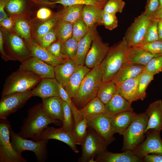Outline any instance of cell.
Segmentation results:
<instances>
[{
    "instance_id": "1",
    "label": "cell",
    "mask_w": 162,
    "mask_h": 162,
    "mask_svg": "<svg viewBox=\"0 0 162 162\" xmlns=\"http://www.w3.org/2000/svg\"><path fill=\"white\" fill-rule=\"evenodd\" d=\"M62 122L49 116L44 111L42 103L30 108L28 111L27 117L23 119L20 131L18 134L25 139L30 138L34 141L40 139L44 130L52 123L57 125Z\"/></svg>"
},
{
    "instance_id": "2",
    "label": "cell",
    "mask_w": 162,
    "mask_h": 162,
    "mask_svg": "<svg viewBox=\"0 0 162 162\" xmlns=\"http://www.w3.org/2000/svg\"><path fill=\"white\" fill-rule=\"evenodd\" d=\"M128 47L124 37L118 43L110 47L106 56L100 64L103 82L112 80L127 61Z\"/></svg>"
},
{
    "instance_id": "3",
    "label": "cell",
    "mask_w": 162,
    "mask_h": 162,
    "mask_svg": "<svg viewBox=\"0 0 162 162\" xmlns=\"http://www.w3.org/2000/svg\"><path fill=\"white\" fill-rule=\"evenodd\" d=\"M102 81L100 65L91 69L85 75L75 96L72 99L75 106L80 110L97 97Z\"/></svg>"
},
{
    "instance_id": "4",
    "label": "cell",
    "mask_w": 162,
    "mask_h": 162,
    "mask_svg": "<svg viewBox=\"0 0 162 162\" xmlns=\"http://www.w3.org/2000/svg\"><path fill=\"white\" fill-rule=\"evenodd\" d=\"M41 79L31 71L19 68L6 79L2 92V97L14 93L32 90Z\"/></svg>"
},
{
    "instance_id": "5",
    "label": "cell",
    "mask_w": 162,
    "mask_h": 162,
    "mask_svg": "<svg viewBox=\"0 0 162 162\" xmlns=\"http://www.w3.org/2000/svg\"><path fill=\"white\" fill-rule=\"evenodd\" d=\"M148 120L145 112L137 114L122 134L123 151L131 150L141 143L144 137Z\"/></svg>"
},
{
    "instance_id": "6",
    "label": "cell",
    "mask_w": 162,
    "mask_h": 162,
    "mask_svg": "<svg viewBox=\"0 0 162 162\" xmlns=\"http://www.w3.org/2000/svg\"><path fill=\"white\" fill-rule=\"evenodd\" d=\"M108 145L101 136L88 127L81 145L82 153L79 162H94L96 158L107 151Z\"/></svg>"
},
{
    "instance_id": "7",
    "label": "cell",
    "mask_w": 162,
    "mask_h": 162,
    "mask_svg": "<svg viewBox=\"0 0 162 162\" xmlns=\"http://www.w3.org/2000/svg\"><path fill=\"white\" fill-rule=\"evenodd\" d=\"M11 143L15 150L22 154L24 151L28 150L34 152L37 160L40 162H45L47 159V145L48 140L40 139L38 141L28 140L20 136L12 129H10Z\"/></svg>"
},
{
    "instance_id": "8",
    "label": "cell",
    "mask_w": 162,
    "mask_h": 162,
    "mask_svg": "<svg viewBox=\"0 0 162 162\" xmlns=\"http://www.w3.org/2000/svg\"><path fill=\"white\" fill-rule=\"evenodd\" d=\"M11 124L7 118L0 120V162H26L21 154L17 152L10 141Z\"/></svg>"
},
{
    "instance_id": "9",
    "label": "cell",
    "mask_w": 162,
    "mask_h": 162,
    "mask_svg": "<svg viewBox=\"0 0 162 162\" xmlns=\"http://www.w3.org/2000/svg\"><path fill=\"white\" fill-rule=\"evenodd\" d=\"M151 18L142 12L135 18L124 37L129 46H140L141 45Z\"/></svg>"
},
{
    "instance_id": "10",
    "label": "cell",
    "mask_w": 162,
    "mask_h": 162,
    "mask_svg": "<svg viewBox=\"0 0 162 162\" xmlns=\"http://www.w3.org/2000/svg\"><path fill=\"white\" fill-rule=\"evenodd\" d=\"M31 90L16 92L2 97L0 101V118H7L22 107L32 97Z\"/></svg>"
},
{
    "instance_id": "11",
    "label": "cell",
    "mask_w": 162,
    "mask_h": 162,
    "mask_svg": "<svg viewBox=\"0 0 162 162\" xmlns=\"http://www.w3.org/2000/svg\"><path fill=\"white\" fill-rule=\"evenodd\" d=\"M113 116L104 113L96 116L86 117L88 127L94 130L109 144L115 138L112 126Z\"/></svg>"
},
{
    "instance_id": "12",
    "label": "cell",
    "mask_w": 162,
    "mask_h": 162,
    "mask_svg": "<svg viewBox=\"0 0 162 162\" xmlns=\"http://www.w3.org/2000/svg\"><path fill=\"white\" fill-rule=\"evenodd\" d=\"M110 47L108 43L103 42L97 32L86 56L85 65L91 69L100 65L106 56Z\"/></svg>"
},
{
    "instance_id": "13",
    "label": "cell",
    "mask_w": 162,
    "mask_h": 162,
    "mask_svg": "<svg viewBox=\"0 0 162 162\" xmlns=\"http://www.w3.org/2000/svg\"><path fill=\"white\" fill-rule=\"evenodd\" d=\"M160 131L152 130L146 140L131 151L137 156L142 159L150 154L162 155V140Z\"/></svg>"
},
{
    "instance_id": "14",
    "label": "cell",
    "mask_w": 162,
    "mask_h": 162,
    "mask_svg": "<svg viewBox=\"0 0 162 162\" xmlns=\"http://www.w3.org/2000/svg\"><path fill=\"white\" fill-rule=\"evenodd\" d=\"M19 68L31 71L41 79L55 78L54 67L32 56L21 62Z\"/></svg>"
},
{
    "instance_id": "15",
    "label": "cell",
    "mask_w": 162,
    "mask_h": 162,
    "mask_svg": "<svg viewBox=\"0 0 162 162\" xmlns=\"http://www.w3.org/2000/svg\"><path fill=\"white\" fill-rule=\"evenodd\" d=\"M55 139L64 142L68 145L76 153L79 152L74 140L72 132L64 130L62 127L55 128L47 127L40 136V139Z\"/></svg>"
},
{
    "instance_id": "16",
    "label": "cell",
    "mask_w": 162,
    "mask_h": 162,
    "mask_svg": "<svg viewBox=\"0 0 162 162\" xmlns=\"http://www.w3.org/2000/svg\"><path fill=\"white\" fill-rule=\"evenodd\" d=\"M59 83L55 78L42 79L32 90V96H37L42 100L50 97L60 96Z\"/></svg>"
},
{
    "instance_id": "17",
    "label": "cell",
    "mask_w": 162,
    "mask_h": 162,
    "mask_svg": "<svg viewBox=\"0 0 162 162\" xmlns=\"http://www.w3.org/2000/svg\"><path fill=\"white\" fill-rule=\"evenodd\" d=\"M145 113L148 120L145 133L150 130H162V101L157 100L151 103Z\"/></svg>"
},
{
    "instance_id": "18",
    "label": "cell",
    "mask_w": 162,
    "mask_h": 162,
    "mask_svg": "<svg viewBox=\"0 0 162 162\" xmlns=\"http://www.w3.org/2000/svg\"><path fill=\"white\" fill-rule=\"evenodd\" d=\"M95 24L90 27L85 36L78 42L77 54L74 61L76 65L84 66L85 59L91 46L92 40L97 32Z\"/></svg>"
},
{
    "instance_id": "19",
    "label": "cell",
    "mask_w": 162,
    "mask_h": 162,
    "mask_svg": "<svg viewBox=\"0 0 162 162\" xmlns=\"http://www.w3.org/2000/svg\"><path fill=\"white\" fill-rule=\"evenodd\" d=\"M8 45L13 55L14 60H17L21 62L32 56L28 48L22 39L14 34L10 35Z\"/></svg>"
},
{
    "instance_id": "20",
    "label": "cell",
    "mask_w": 162,
    "mask_h": 162,
    "mask_svg": "<svg viewBox=\"0 0 162 162\" xmlns=\"http://www.w3.org/2000/svg\"><path fill=\"white\" fill-rule=\"evenodd\" d=\"M90 70L85 65H76L68 82L63 87L71 99L77 94L82 80Z\"/></svg>"
},
{
    "instance_id": "21",
    "label": "cell",
    "mask_w": 162,
    "mask_h": 162,
    "mask_svg": "<svg viewBox=\"0 0 162 162\" xmlns=\"http://www.w3.org/2000/svg\"><path fill=\"white\" fill-rule=\"evenodd\" d=\"M142 159L136 156L131 150H127L120 153L108 151L98 156L94 162H141Z\"/></svg>"
},
{
    "instance_id": "22",
    "label": "cell",
    "mask_w": 162,
    "mask_h": 162,
    "mask_svg": "<svg viewBox=\"0 0 162 162\" xmlns=\"http://www.w3.org/2000/svg\"><path fill=\"white\" fill-rule=\"evenodd\" d=\"M27 47L31 52L32 56L38 58L53 67L64 62L66 60L53 56L46 48L33 42H28Z\"/></svg>"
},
{
    "instance_id": "23",
    "label": "cell",
    "mask_w": 162,
    "mask_h": 162,
    "mask_svg": "<svg viewBox=\"0 0 162 162\" xmlns=\"http://www.w3.org/2000/svg\"><path fill=\"white\" fill-rule=\"evenodd\" d=\"M41 103L44 111L49 116L62 123L64 109L63 100L60 97H53L43 99Z\"/></svg>"
},
{
    "instance_id": "24",
    "label": "cell",
    "mask_w": 162,
    "mask_h": 162,
    "mask_svg": "<svg viewBox=\"0 0 162 162\" xmlns=\"http://www.w3.org/2000/svg\"><path fill=\"white\" fill-rule=\"evenodd\" d=\"M131 104L123 97L118 91L110 100L105 104L104 113L113 116L123 112L133 111Z\"/></svg>"
},
{
    "instance_id": "25",
    "label": "cell",
    "mask_w": 162,
    "mask_h": 162,
    "mask_svg": "<svg viewBox=\"0 0 162 162\" xmlns=\"http://www.w3.org/2000/svg\"><path fill=\"white\" fill-rule=\"evenodd\" d=\"M141 74L136 77L115 83L120 94L131 103L137 100L136 90Z\"/></svg>"
},
{
    "instance_id": "26",
    "label": "cell",
    "mask_w": 162,
    "mask_h": 162,
    "mask_svg": "<svg viewBox=\"0 0 162 162\" xmlns=\"http://www.w3.org/2000/svg\"><path fill=\"white\" fill-rule=\"evenodd\" d=\"M158 56L151 53L139 46H128L126 60L131 63L145 66L152 58Z\"/></svg>"
},
{
    "instance_id": "27",
    "label": "cell",
    "mask_w": 162,
    "mask_h": 162,
    "mask_svg": "<svg viewBox=\"0 0 162 162\" xmlns=\"http://www.w3.org/2000/svg\"><path fill=\"white\" fill-rule=\"evenodd\" d=\"M145 66L126 62L120 68L112 81L115 83L136 77L144 70Z\"/></svg>"
},
{
    "instance_id": "28",
    "label": "cell",
    "mask_w": 162,
    "mask_h": 162,
    "mask_svg": "<svg viewBox=\"0 0 162 162\" xmlns=\"http://www.w3.org/2000/svg\"><path fill=\"white\" fill-rule=\"evenodd\" d=\"M137 114L133 110L127 111L113 116L112 126L113 133L122 135Z\"/></svg>"
},
{
    "instance_id": "29",
    "label": "cell",
    "mask_w": 162,
    "mask_h": 162,
    "mask_svg": "<svg viewBox=\"0 0 162 162\" xmlns=\"http://www.w3.org/2000/svg\"><path fill=\"white\" fill-rule=\"evenodd\" d=\"M76 66L73 60L67 59L64 62L54 67L55 78L63 87L68 82Z\"/></svg>"
},
{
    "instance_id": "30",
    "label": "cell",
    "mask_w": 162,
    "mask_h": 162,
    "mask_svg": "<svg viewBox=\"0 0 162 162\" xmlns=\"http://www.w3.org/2000/svg\"><path fill=\"white\" fill-rule=\"evenodd\" d=\"M103 9L92 5H84L82 16L89 28L94 25H102V16Z\"/></svg>"
},
{
    "instance_id": "31",
    "label": "cell",
    "mask_w": 162,
    "mask_h": 162,
    "mask_svg": "<svg viewBox=\"0 0 162 162\" xmlns=\"http://www.w3.org/2000/svg\"><path fill=\"white\" fill-rule=\"evenodd\" d=\"M105 112V104L97 97L79 110L80 114L83 118L104 114Z\"/></svg>"
},
{
    "instance_id": "32",
    "label": "cell",
    "mask_w": 162,
    "mask_h": 162,
    "mask_svg": "<svg viewBox=\"0 0 162 162\" xmlns=\"http://www.w3.org/2000/svg\"><path fill=\"white\" fill-rule=\"evenodd\" d=\"M117 92L116 85L112 81L106 82L102 81L99 86L97 97L105 104Z\"/></svg>"
},
{
    "instance_id": "33",
    "label": "cell",
    "mask_w": 162,
    "mask_h": 162,
    "mask_svg": "<svg viewBox=\"0 0 162 162\" xmlns=\"http://www.w3.org/2000/svg\"><path fill=\"white\" fill-rule=\"evenodd\" d=\"M73 24L59 20L53 28L58 40L63 44L72 37Z\"/></svg>"
},
{
    "instance_id": "34",
    "label": "cell",
    "mask_w": 162,
    "mask_h": 162,
    "mask_svg": "<svg viewBox=\"0 0 162 162\" xmlns=\"http://www.w3.org/2000/svg\"><path fill=\"white\" fill-rule=\"evenodd\" d=\"M84 5L75 4L64 7L61 13L60 19L73 24L81 16Z\"/></svg>"
},
{
    "instance_id": "35",
    "label": "cell",
    "mask_w": 162,
    "mask_h": 162,
    "mask_svg": "<svg viewBox=\"0 0 162 162\" xmlns=\"http://www.w3.org/2000/svg\"><path fill=\"white\" fill-rule=\"evenodd\" d=\"M88 127V121L86 117L75 124L72 133L76 145H82L86 135Z\"/></svg>"
},
{
    "instance_id": "36",
    "label": "cell",
    "mask_w": 162,
    "mask_h": 162,
    "mask_svg": "<svg viewBox=\"0 0 162 162\" xmlns=\"http://www.w3.org/2000/svg\"><path fill=\"white\" fill-rule=\"evenodd\" d=\"M154 75L145 70L142 73L136 90L137 100H143L146 95V88L152 80Z\"/></svg>"
},
{
    "instance_id": "37",
    "label": "cell",
    "mask_w": 162,
    "mask_h": 162,
    "mask_svg": "<svg viewBox=\"0 0 162 162\" xmlns=\"http://www.w3.org/2000/svg\"><path fill=\"white\" fill-rule=\"evenodd\" d=\"M78 41L72 37L62 44L61 53L65 59L74 62L77 51Z\"/></svg>"
},
{
    "instance_id": "38",
    "label": "cell",
    "mask_w": 162,
    "mask_h": 162,
    "mask_svg": "<svg viewBox=\"0 0 162 162\" xmlns=\"http://www.w3.org/2000/svg\"><path fill=\"white\" fill-rule=\"evenodd\" d=\"M107 1L99 2L95 0H57L52 2H46L48 4H60L64 7L75 5H90L103 9Z\"/></svg>"
},
{
    "instance_id": "39",
    "label": "cell",
    "mask_w": 162,
    "mask_h": 162,
    "mask_svg": "<svg viewBox=\"0 0 162 162\" xmlns=\"http://www.w3.org/2000/svg\"><path fill=\"white\" fill-rule=\"evenodd\" d=\"M59 88L60 97L70 107L73 115L75 124L83 119L80 114L79 110L75 106L72 99L63 86L59 83Z\"/></svg>"
},
{
    "instance_id": "40",
    "label": "cell",
    "mask_w": 162,
    "mask_h": 162,
    "mask_svg": "<svg viewBox=\"0 0 162 162\" xmlns=\"http://www.w3.org/2000/svg\"><path fill=\"white\" fill-rule=\"evenodd\" d=\"M158 20L154 17L151 18L141 45L159 40L158 32Z\"/></svg>"
},
{
    "instance_id": "41",
    "label": "cell",
    "mask_w": 162,
    "mask_h": 162,
    "mask_svg": "<svg viewBox=\"0 0 162 162\" xmlns=\"http://www.w3.org/2000/svg\"><path fill=\"white\" fill-rule=\"evenodd\" d=\"M89 28L82 16L73 24L72 37L78 42L86 34Z\"/></svg>"
},
{
    "instance_id": "42",
    "label": "cell",
    "mask_w": 162,
    "mask_h": 162,
    "mask_svg": "<svg viewBox=\"0 0 162 162\" xmlns=\"http://www.w3.org/2000/svg\"><path fill=\"white\" fill-rule=\"evenodd\" d=\"M60 17L61 13L55 15L39 26L36 31L38 40L53 28Z\"/></svg>"
},
{
    "instance_id": "43",
    "label": "cell",
    "mask_w": 162,
    "mask_h": 162,
    "mask_svg": "<svg viewBox=\"0 0 162 162\" xmlns=\"http://www.w3.org/2000/svg\"><path fill=\"white\" fill-rule=\"evenodd\" d=\"M64 115L62 128L64 130L72 132L75 126V122L71 109L68 105L63 101Z\"/></svg>"
},
{
    "instance_id": "44",
    "label": "cell",
    "mask_w": 162,
    "mask_h": 162,
    "mask_svg": "<svg viewBox=\"0 0 162 162\" xmlns=\"http://www.w3.org/2000/svg\"><path fill=\"white\" fill-rule=\"evenodd\" d=\"M26 5L25 0H8L5 8L10 14H19L24 11Z\"/></svg>"
},
{
    "instance_id": "45",
    "label": "cell",
    "mask_w": 162,
    "mask_h": 162,
    "mask_svg": "<svg viewBox=\"0 0 162 162\" xmlns=\"http://www.w3.org/2000/svg\"><path fill=\"white\" fill-rule=\"evenodd\" d=\"M125 5V2L123 0H109L105 4L103 10L110 13H122Z\"/></svg>"
},
{
    "instance_id": "46",
    "label": "cell",
    "mask_w": 162,
    "mask_h": 162,
    "mask_svg": "<svg viewBox=\"0 0 162 162\" xmlns=\"http://www.w3.org/2000/svg\"><path fill=\"white\" fill-rule=\"evenodd\" d=\"M144 70L154 75L162 71V55L151 59L145 66Z\"/></svg>"
},
{
    "instance_id": "47",
    "label": "cell",
    "mask_w": 162,
    "mask_h": 162,
    "mask_svg": "<svg viewBox=\"0 0 162 162\" xmlns=\"http://www.w3.org/2000/svg\"><path fill=\"white\" fill-rule=\"evenodd\" d=\"M15 30L17 33L22 37L26 39L30 37V30L27 22L22 19H19L15 22Z\"/></svg>"
},
{
    "instance_id": "48",
    "label": "cell",
    "mask_w": 162,
    "mask_h": 162,
    "mask_svg": "<svg viewBox=\"0 0 162 162\" xmlns=\"http://www.w3.org/2000/svg\"><path fill=\"white\" fill-rule=\"evenodd\" d=\"M102 24L109 30H112L118 26V20L116 14L108 13L103 11L102 16Z\"/></svg>"
},
{
    "instance_id": "49",
    "label": "cell",
    "mask_w": 162,
    "mask_h": 162,
    "mask_svg": "<svg viewBox=\"0 0 162 162\" xmlns=\"http://www.w3.org/2000/svg\"><path fill=\"white\" fill-rule=\"evenodd\" d=\"M139 46L151 53L159 56L162 55V41L158 40Z\"/></svg>"
},
{
    "instance_id": "50",
    "label": "cell",
    "mask_w": 162,
    "mask_h": 162,
    "mask_svg": "<svg viewBox=\"0 0 162 162\" xmlns=\"http://www.w3.org/2000/svg\"><path fill=\"white\" fill-rule=\"evenodd\" d=\"M57 39L55 31L53 28L44 34L39 40L40 44L46 48L55 42Z\"/></svg>"
},
{
    "instance_id": "51",
    "label": "cell",
    "mask_w": 162,
    "mask_h": 162,
    "mask_svg": "<svg viewBox=\"0 0 162 162\" xmlns=\"http://www.w3.org/2000/svg\"><path fill=\"white\" fill-rule=\"evenodd\" d=\"M159 6V0H147L145 10L143 13L151 18L153 16Z\"/></svg>"
},
{
    "instance_id": "52",
    "label": "cell",
    "mask_w": 162,
    "mask_h": 162,
    "mask_svg": "<svg viewBox=\"0 0 162 162\" xmlns=\"http://www.w3.org/2000/svg\"><path fill=\"white\" fill-rule=\"evenodd\" d=\"M62 44L61 42L57 40L46 48L53 56L59 58L65 59L61 53Z\"/></svg>"
},
{
    "instance_id": "53",
    "label": "cell",
    "mask_w": 162,
    "mask_h": 162,
    "mask_svg": "<svg viewBox=\"0 0 162 162\" xmlns=\"http://www.w3.org/2000/svg\"><path fill=\"white\" fill-rule=\"evenodd\" d=\"M146 162H162V155L157 154H147L142 158Z\"/></svg>"
},
{
    "instance_id": "54",
    "label": "cell",
    "mask_w": 162,
    "mask_h": 162,
    "mask_svg": "<svg viewBox=\"0 0 162 162\" xmlns=\"http://www.w3.org/2000/svg\"><path fill=\"white\" fill-rule=\"evenodd\" d=\"M51 11L48 8H42L37 11V17L40 20H45L49 18L52 14Z\"/></svg>"
},
{
    "instance_id": "55",
    "label": "cell",
    "mask_w": 162,
    "mask_h": 162,
    "mask_svg": "<svg viewBox=\"0 0 162 162\" xmlns=\"http://www.w3.org/2000/svg\"><path fill=\"white\" fill-rule=\"evenodd\" d=\"M4 41L3 38L2 34L1 31H0V51L2 57L5 61L9 60H13V59L9 56L7 55L5 52L4 49Z\"/></svg>"
},
{
    "instance_id": "56",
    "label": "cell",
    "mask_w": 162,
    "mask_h": 162,
    "mask_svg": "<svg viewBox=\"0 0 162 162\" xmlns=\"http://www.w3.org/2000/svg\"><path fill=\"white\" fill-rule=\"evenodd\" d=\"M8 0H0V21L8 17V15L4 10L6 4Z\"/></svg>"
},
{
    "instance_id": "57",
    "label": "cell",
    "mask_w": 162,
    "mask_h": 162,
    "mask_svg": "<svg viewBox=\"0 0 162 162\" xmlns=\"http://www.w3.org/2000/svg\"><path fill=\"white\" fill-rule=\"evenodd\" d=\"M0 25L5 29H10L13 26L12 20L11 18L7 17L0 21Z\"/></svg>"
},
{
    "instance_id": "58",
    "label": "cell",
    "mask_w": 162,
    "mask_h": 162,
    "mask_svg": "<svg viewBox=\"0 0 162 162\" xmlns=\"http://www.w3.org/2000/svg\"><path fill=\"white\" fill-rule=\"evenodd\" d=\"M158 32L159 40L162 41V20H158Z\"/></svg>"
},
{
    "instance_id": "59",
    "label": "cell",
    "mask_w": 162,
    "mask_h": 162,
    "mask_svg": "<svg viewBox=\"0 0 162 162\" xmlns=\"http://www.w3.org/2000/svg\"><path fill=\"white\" fill-rule=\"evenodd\" d=\"M153 17L158 20H162V7L158 9L154 15Z\"/></svg>"
},
{
    "instance_id": "60",
    "label": "cell",
    "mask_w": 162,
    "mask_h": 162,
    "mask_svg": "<svg viewBox=\"0 0 162 162\" xmlns=\"http://www.w3.org/2000/svg\"><path fill=\"white\" fill-rule=\"evenodd\" d=\"M161 7H162V0H159V8Z\"/></svg>"
},
{
    "instance_id": "61",
    "label": "cell",
    "mask_w": 162,
    "mask_h": 162,
    "mask_svg": "<svg viewBox=\"0 0 162 162\" xmlns=\"http://www.w3.org/2000/svg\"><path fill=\"white\" fill-rule=\"evenodd\" d=\"M99 2H106L107 1L109 0H95Z\"/></svg>"
},
{
    "instance_id": "62",
    "label": "cell",
    "mask_w": 162,
    "mask_h": 162,
    "mask_svg": "<svg viewBox=\"0 0 162 162\" xmlns=\"http://www.w3.org/2000/svg\"></svg>"
}]
</instances>
